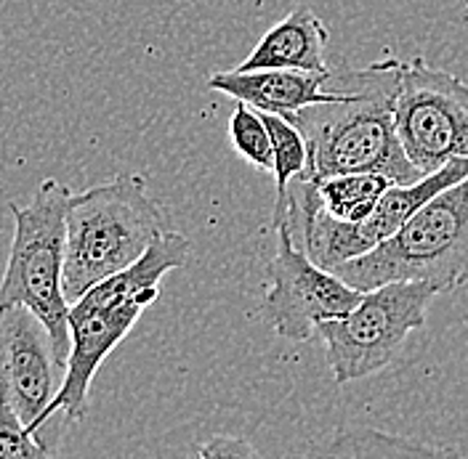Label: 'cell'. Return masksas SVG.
<instances>
[{
	"mask_svg": "<svg viewBox=\"0 0 468 459\" xmlns=\"http://www.w3.org/2000/svg\"><path fill=\"white\" fill-rule=\"evenodd\" d=\"M402 67L405 61L399 58H380L362 69L338 67L327 83L335 90L330 101L285 115L301 128L309 144V165L301 175L383 172L394 183L423 178L397 130Z\"/></svg>",
	"mask_w": 468,
	"mask_h": 459,
	"instance_id": "obj_1",
	"label": "cell"
},
{
	"mask_svg": "<svg viewBox=\"0 0 468 459\" xmlns=\"http://www.w3.org/2000/svg\"><path fill=\"white\" fill-rule=\"evenodd\" d=\"M192 258V242L165 231L142 260L93 285L69 306L72 353L57 399L51 402L35 441L54 457L61 435V417L80 422L88 414L90 382L104 359L128 338L139 316L160 297V282L168 271L184 268Z\"/></svg>",
	"mask_w": 468,
	"mask_h": 459,
	"instance_id": "obj_2",
	"label": "cell"
},
{
	"mask_svg": "<svg viewBox=\"0 0 468 459\" xmlns=\"http://www.w3.org/2000/svg\"><path fill=\"white\" fill-rule=\"evenodd\" d=\"M171 231L142 175L125 172L72 194L67 213L64 292L69 306L88 289L133 266Z\"/></svg>",
	"mask_w": 468,
	"mask_h": 459,
	"instance_id": "obj_3",
	"label": "cell"
},
{
	"mask_svg": "<svg viewBox=\"0 0 468 459\" xmlns=\"http://www.w3.org/2000/svg\"><path fill=\"white\" fill-rule=\"evenodd\" d=\"M72 192L46 178L27 204L11 202L14 239L0 289V306H27L48 327L58 367L67 372L72 353L69 300L64 292L67 263V213Z\"/></svg>",
	"mask_w": 468,
	"mask_h": 459,
	"instance_id": "obj_4",
	"label": "cell"
},
{
	"mask_svg": "<svg viewBox=\"0 0 468 459\" xmlns=\"http://www.w3.org/2000/svg\"><path fill=\"white\" fill-rule=\"evenodd\" d=\"M351 287L399 279L434 282L441 292L468 282V175L426 202L391 239L335 271Z\"/></svg>",
	"mask_w": 468,
	"mask_h": 459,
	"instance_id": "obj_5",
	"label": "cell"
},
{
	"mask_svg": "<svg viewBox=\"0 0 468 459\" xmlns=\"http://www.w3.org/2000/svg\"><path fill=\"white\" fill-rule=\"evenodd\" d=\"M441 289L423 279H399L365 289L359 306L327 318L317 335L327 350V367L338 385L386 370L410 332L426 324V311Z\"/></svg>",
	"mask_w": 468,
	"mask_h": 459,
	"instance_id": "obj_6",
	"label": "cell"
},
{
	"mask_svg": "<svg viewBox=\"0 0 468 459\" xmlns=\"http://www.w3.org/2000/svg\"><path fill=\"white\" fill-rule=\"evenodd\" d=\"M397 130L423 175L468 157V83L415 58L402 67Z\"/></svg>",
	"mask_w": 468,
	"mask_h": 459,
	"instance_id": "obj_7",
	"label": "cell"
},
{
	"mask_svg": "<svg viewBox=\"0 0 468 459\" xmlns=\"http://www.w3.org/2000/svg\"><path fill=\"white\" fill-rule=\"evenodd\" d=\"M274 231L277 256L269 263V285L261 297V314L280 338L306 343L317 335L322 321L354 311L365 292L351 287L335 271L317 266L303 250L295 247L288 231Z\"/></svg>",
	"mask_w": 468,
	"mask_h": 459,
	"instance_id": "obj_8",
	"label": "cell"
},
{
	"mask_svg": "<svg viewBox=\"0 0 468 459\" xmlns=\"http://www.w3.org/2000/svg\"><path fill=\"white\" fill-rule=\"evenodd\" d=\"M0 361L3 399L35 438L57 399L58 372L64 370L58 367L48 327L27 306H0Z\"/></svg>",
	"mask_w": 468,
	"mask_h": 459,
	"instance_id": "obj_9",
	"label": "cell"
},
{
	"mask_svg": "<svg viewBox=\"0 0 468 459\" xmlns=\"http://www.w3.org/2000/svg\"><path fill=\"white\" fill-rule=\"evenodd\" d=\"M333 69H232L210 75L207 88L245 101L261 112L292 115L303 107L330 101L335 90L327 86Z\"/></svg>",
	"mask_w": 468,
	"mask_h": 459,
	"instance_id": "obj_10",
	"label": "cell"
},
{
	"mask_svg": "<svg viewBox=\"0 0 468 459\" xmlns=\"http://www.w3.org/2000/svg\"><path fill=\"white\" fill-rule=\"evenodd\" d=\"M327 27L312 8H295L266 29L259 46L237 69H327Z\"/></svg>",
	"mask_w": 468,
	"mask_h": 459,
	"instance_id": "obj_11",
	"label": "cell"
},
{
	"mask_svg": "<svg viewBox=\"0 0 468 459\" xmlns=\"http://www.w3.org/2000/svg\"><path fill=\"white\" fill-rule=\"evenodd\" d=\"M314 183L322 207L333 218L344 224H359L376 210L378 200L394 181L383 172H344L314 178Z\"/></svg>",
	"mask_w": 468,
	"mask_h": 459,
	"instance_id": "obj_12",
	"label": "cell"
},
{
	"mask_svg": "<svg viewBox=\"0 0 468 459\" xmlns=\"http://www.w3.org/2000/svg\"><path fill=\"white\" fill-rule=\"evenodd\" d=\"M261 115L271 136V149H274V171H271L274 189H277V200H282L288 194L292 178L301 175L309 165V144L291 117L280 115V112H261Z\"/></svg>",
	"mask_w": 468,
	"mask_h": 459,
	"instance_id": "obj_13",
	"label": "cell"
},
{
	"mask_svg": "<svg viewBox=\"0 0 468 459\" xmlns=\"http://www.w3.org/2000/svg\"><path fill=\"white\" fill-rule=\"evenodd\" d=\"M229 141L250 165L261 171H274V149H271V136L263 122L261 110L245 101H237L229 117Z\"/></svg>",
	"mask_w": 468,
	"mask_h": 459,
	"instance_id": "obj_14",
	"label": "cell"
},
{
	"mask_svg": "<svg viewBox=\"0 0 468 459\" xmlns=\"http://www.w3.org/2000/svg\"><path fill=\"white\" fill-rule=\"evenodd\" d=\"M327 454H354V457H367V454H383V457H394V454H452L450 449H439V446H426V443H415L405 441L399 435H386L378 431H359L356 435H344L335 441V446L324 449Z\"/></svg>",
	"mask_w": 468,
	"mask_h": 459,
	"instance_id": "obj_15",
	"label": "cell"
},
{
	"mask_svg": "<svg viewBox=\"0 0 468 459\" xmlns=\"http://www.w3.org/2000/svg\"><path fill=\"white\" fill-rule=\"evenodd\" d=\"M29 457H48V452L32 438L27 425L14 412V406L3 399V406H0V459Z\"/></svg>",
	"mask_w": 468,
	"mask_h": 459,
	"instance_id": "obj_16",
	"label": "cell"
},
{
	"mask_svg": "<svg viewBox=\"0 0 468 459\" xmlns=\"http://www.w3.org/2000/svg\"><path fill=\"white\" fill-rule=\"evenodd\" d=\"M197 454L205 459L210 457H253L256 449L245 441V438H234V435H216L210 441H205L197 449Z\"/></svg>",
	"mask_w": 468,
	"mask_h": 459,
	"instance_id": "obj_17",
	"label": "cell"
}]
</instances>
